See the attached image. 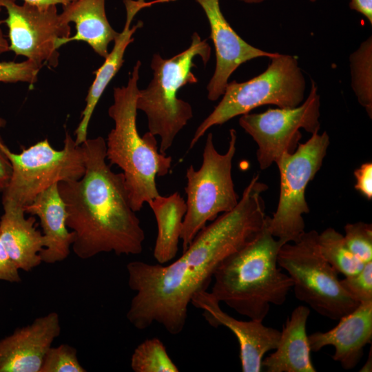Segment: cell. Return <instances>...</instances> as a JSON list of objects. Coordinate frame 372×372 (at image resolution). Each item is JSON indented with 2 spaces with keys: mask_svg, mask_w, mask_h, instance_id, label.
<instances>
[{
  "mask_svg": "<svg viewBox=\"0 0 372 372\" xmlns=\"http://www.w3.org/2000/svg\"><path fill=\"white\" fill-rule=\"evenodd\" d=\"M267 189L259 174H254L236 207L200 229L172 263H127L128 286L136 295L127 318L135 328L143 330L156 322L170 334L182 332L193 296L207 290L220 262L265 227L262 194Z\"/></svg>",
  "mask_w": 372,
  "mask_h": 372,
  "instance_id": "cell-1",
  "label": "cell"
},
{
  "mask_svg": "<svg viewBox=\"0 0 372 372\" xmlns=\"http://www.w3.org/2000/svg\"><path fill=\"white\" fill-rule=\"evenodd\" d=\"M81 145L83 176L58 183L67 211L66 225L74 235L72 251L83 260L101 253L140 254L145 233L131 207L123 172H114L106 163L105 140L87 138Z\"/></svg>",
  "mask_w": 372,
  "mask_h": 372,
  "instance_id": "cell-2",
  "label": "cell"
},
{
  "mask_svg": "<svg viewBox=\"0 0 372 372\" xmlns=\"http://www.w3.org/2000/svg\"><path fill=\"white\" fill-rule=\"evenodd\" d=\"M282 245L265 223L254 240L220 262L210 293L239 314L262 322L271 304H284L293 287L291 278L278 264Z\"/></svg>",
  "mask_w": 372,
  "mask_h": 372,
  "instance_id": "cell-3",
  "label": "cell"
},
{
  "mask_svg": "<svg viewBox=\"0 0 372 372\" xmlns=\"http://www.w3.org/2000/svg\"><path fill=\"white\" fill-rule=\"evenodd\" d=\"M138 61L127 85L114 88V103L108 114L114 122L106 142V160L123 170L130 205L140 211L158 196L156 178L166 176L172 158L159 152L156 136L149 131L141 136L136 126V101L139 89Z\"/></svg>",
  "mask_w": 372,
  "mask_h": 372,
  "instance_id": "cell-4",
  "label": "cell"
},
{
  "mask_svg": "<svg viewBox=\"0 0 372 372\" xmlns=\"http://www.w3.org/2000/svg\"><path fill=\"white\" fill-rule=\"evenodd\" d=\"M189 48L170 59L154 54L151 68L153 78L145 89L139 90L137 110L147 116L149 132L161 138L159 152L166 154L178 132L193 117L191 105L177 97L184 85L196 83L192 72L196 67L194 59L200 56L205 65L211 56V47L197 32L191 37Z\"/></svg>",
  "mask_w": 372,
  "mask_h": 372,
  "instance_id": "cell-5",
  "label": "cell"
},
{
  "mask_svg": "<svg viewBox=\"0 0 372 372\" xmlns=\"http://www.w3.org/2000/svg\"><path fill=\"white\" fill-rule=\"evenodd\" d=\"M262 73L247 81L228 82L223 98L199 125L190 142L192 149L212 126L265 105L293 108L304 100L306 81L298 59L278 52L271 57Z\"/></svg>",
  "mask_w": 372,
  "mask_h": 372,
  "instance_id": "cell-6",
  "label": "cell"
},
{
  "mask_svg": "<svg viewBox=\"0 0 372 372\" xmlns=\"http://www.w3.org/2000/svg\"><path fill=\"white\" fill-rule=\"evenodd\" d=\"M6 124L0 118V127ZM0 149L7 156L12 174L2 192V205L21 207L56 183L80 178L85 172V158L81 145H77L68 132H65L63 147L57 150L48 139L23 148L14 153L0 136Z\"/></svg>",
  "mask_w": 372,
  "mask_h": 372,
  "instance_id": "cell-7",
  "label": "cell"
},
{
  "mask_svg": "<svg viewBox=\"0 0 372 372\" xmlns=\"http://www.w3.org/2000/svg\"><path fill=\"white\" fill-rule=\"evenodd\" d=\"M318 234L316 230L304 231L298 240L282 245L278 264L291 278L298 300L318 314L339 320L360 303L344 290L338 272L322 256Z\"/></svg>",
  "mask_w": 372,
  "mask_h": 372,
  "instance_id": "cell-8",
  "label": "cell"
},
{
  "mask_svg": "<svg viewBox=\"0 0 372 372\" xmlns=\"http://www.w3.org/2000/svg\"><path fill=\"white\" fill-rule=\"evenodd\" d=\"M236 141V131L231 129L227 151L220 154L209 133L200 167L196 169L190 165L186 170L187 211L180 234L183 251L208 221L231 210L238 203L231 174Z\"/></svg>",
  "mask_w": 372,
  "mask_h": 372,
  "instance_id": "cell-9",
  "label": "cell"
},
{
  "mask_svg": "<svg viewBox=\"0 0 372 372\" xmlns=\"http://www.w3.org/2000/svg\"><path fill=\"white\" fill-rule=\"evenodd\" d=\"M329 144L326 131L316 132L300 143L294 152L282 154L276 162L280 172L279 200L273 216H267L266 226L284 244L298 240L305 231L303 214L310 211L306 188L321 168Z\"/></svg>",
  "mask_w": 372,
  "mask_h": 372,
  "instance_id": "cell-10",
  "label": "cell"
},
{
  "mask_svg": "<svg viewBox=\"0 0 372 372\" xmlns=\"http://www.w3.org/2000/svg\"><path fill=\"white\" fill-rule=\"evenodd\" d=\"M307 98L293 108L268 109L247 113L239 118L240 126L258 145L257 161L265 170L284 154L295 152L302 138L300 129L313 134L320 129V97L313 80Z\"/></svg>",
  "mask_w": 372,
  "mask_h": 372,
  "instance_id": "cell-11",
  "label": "cell"
},
{
  "mask_svg": "<svg viewBox=\"0 0 372 372\" xmlns=\"http://www.w3.org/2000/svg\"><path fill=\"white\" fill-rule=\"evenodd\" d=\"M1 3L8 14L1 22L8 28L10 50L39 64L56 67V41L71 33L70 24L63 21L56 6L41 7L26 2L19 5L16 0H1Z\"/></svg>",
  "mask_w": 372,
  "mask_h": 372,
  "instance_id": "cell-12",
  "label": "cell"
},
{
  "mask_svg": "<svg viewBox=\"0 0 372 372\" xmlns=\"http://www.w3.org/2000/svg\"><path fill=\"white\" fill-rule=\"evenodd\" d=\"M191 303L203 311V316L212 327L224 326L236 337L243 372H260L265 355L278 344L280 331L267 327L262 322L240 320L222 310L220 302L207 290L196 292Z\"/></svg>",
  "mask_w": 372,
  "mask_h": 372,
  "instance_id": "cell-13",
  "label": "cell"
},
{
  "mask_svg": "<svg viewBox=\"0 0 372 372\" xmlns=\"http://www.w3.org/2000/svg\"><path fill=\"white\" fill-rule=\"evenodd\" d=\"M196 1L207 18L215 48L216 68L207 86V98L214 101L223 95L230 76L241 64L259 57L270 59L276 52L264 51L244 41L225 18L219 0Z\"/></svg>",
  "mask_w": 372,
  "mask_h": 372,
  "instance_id": "cell-14",
  "label": "cell"
},
{
  "mask_svg": "<svg viewBox=\"0 0 372 372\" xmlns=\"http://www.w3.org/2000/svg\"><path fill=\"white\" fill-rule=\"evenodd\" d=\"M61 333L59 315L50 312L0 340V372H40L43 359Z\"/></svg>",
  "mask_w": 372,
  "mask_h": 372,
  "instance_id": "cell-15",
  "label": "cell"
},
{
  "mask_svg": "<svg viewBox=\"0 0 372 372\" xmlns=\"http://www.w3.org/2000/svg\"><path fill=\"white\" fill-rule=\"evenodd\" d=\"M372 339V301L362 302L350 313L338 320L333 329L308 335L311 351L317 352L331 345L332 358L342 367L350 370L360 361L364 349Z\"/></svg>",
  "mask_w": 372,
  "mask_h": 372,
  "instance_id": "cell-16",
  "label": "cell"
},
{
  "mask_svg": "<svg viewBox=\"0 0 372 372\" xmlns=\"http://www.w3.org/2000/svg\"><path fill=\"white\" fill-rule=\"evenodd\" d=\"M170 1L174 0H154L148 2L145 0H123L126 9L125 23L122 32L114 39V47L105 58V62L94 72L95 79L85 98V106L81 114V121L74 131V141L77 145H81L87 140V128L94 110L106 87L123 65L125 50L134 41L133 34L143 26L141 21L131 26L134 17L143 8Z\"/></svg>",
  "mask_w": 372,
  "mask_h": 372,
  "instance_id": "cell-17",
  "label": "cell"
},
{
  "mask_svg": "<svg viewBox=\"0 0 372 372\" xmlns=\"http://www.w3.org/2000/svg\"><path fill=\"white\" fill-rule=\"evenodd\" d=\"M23 209L39 219L45 238V247L39 254L42 262L53 264L66 259L74 235L66 225L67 211L58 183L38 194Z\"/></svg>",
  "mask_w": 372,
  "mask_h": 372,
  "instance_id": "cell-18",
  "label": "cell"
},
{
  "mask_svg": "<svg viewBox=\"0 0 372 372\" xmlns=\"http://www.w3.org/2000/svg\"><path fill=\"white\" fill-rule=\"evenodd\" d=\"M310 309L300 305L287 318L273 353L262 361L267 372H316L306 327Z\"/></svg>",
  "mask_w": 372,
  "mask_h": 372,
  "instance_id": "cell-19",
  "label": "cell"
},
{
  "mask_svg": "<svg viewBox=\"0 0 372 372\" xmlns=\"http://www.w3.org/2000/svg\"><path fill=\"white\" fill-rule=\"evenodd\" d=\"M0 218V238L17 267L30 271L41 262L40 252L45 247V238L37 229L34 216L25 218L23 207L3 205Z\"/></svg>",
  "mask_w": 372,
  "mask_h": 372,
  "instance_id": "cell-20",
  "label": "cell"
},
{
  "mask_svg": "<svg viewBox=\"0 0 372 372\" xmlns=\"http://www.w3.org/2000/svg\"><path fill=\"white\" fill-rule=\"evenodd\" d=\"M105 0H74L63 6L60 16L70 24L75 23L76 32L68 38H59L56 48L72 41L86 42L94 51L105 58L109 44L114 41L119 32L110 24L105 9Z\"/></svg>",
  "mask_w": 372,
  "mask_h": 372,
  "instance_id": "cell-21",
  "label": "cell"
},
{
  "mask_svg": "<svg viewBox=\"0 0 372 372\" xmlns=\"http://www.w3.org/2000/svg\"><path fill=\"white\" fill-rule=\"evenodd\" d=\"M157 224L158 232L153 255L159 264H165L176 256L183 219L187 211L185 199L178 192L167 196L160 194L147 203Z\"/></svg>",
  "mask_w": 372,
  "mask_h": 372,
  "instance_id": "cell-22",
  "label": "cell"
},
{
  "mask_svg": "<svg viewBox=\"0 0 372 372\" xmlns=\"http://www.w3.org/2000/svg\"><path fill=\"white\" fill-rule=\"evenodd\" d=\"M351 85L358 103L372 118V37L349 56Z\"/></svg>",
  "mask_w": 372,
  "mask_h": 372,
  "instance_id": "cell-23",
  "label": "cell"
},
{
  "mask_svg": "<svg viewBox=\"0 0 372 372\" xmlns=\"http://www.w3.org/2000/svg\"><path fill=\"white\" fill-rule=\"evenodd\" d=\"M318 246L323 258L345 276L358 272L364 263L349 249L344 236L332 227L318 234Z\"/></svg>",
  "mask_w": 372,
  "mask_h": 372,
  "instance_id": "cell-24",
  "label": "cell"
},
{
  "mask_svg": "<svg viewBox=\"0 0 372 372\" xmlns=\"http://www.w3.org/2000/svg\"><path fill=\"white\" fill-rule=\"evenodd\" d=\"M134 372H178L166 347L157 338L147 339L134 349L130 360Z\"/></svg>",
  "mask_w": 372,
  "mask_h": 372,
  "instance_id": "cell-25",
  "label": "cell"
},
{
  "mask_svg": "<svg viewBox=\"0 0 372 372\" xmlns=\"http://www.w3.org/2000/svg\"><path fill=\"white\" fill-rule=\"evenodd\" d=\"M344 231V238L351 252L364 263L372 261V225L347 223Z\"/></svg>",
  "mask_w": 372,
  "mask_h": 372,
  "instance_id": "cell-26",
  "label": "cell"
},
{
  "mask_svg": "<svg viewBox=\"0 0 372 372\" xmlns=\"http://www.w3.org/2000/svg\"><path fill=\"white\" fill-rule=\"evenodd\" d=\"M80 364L76 349L67 344L49 349L43 361L40 372H85Z\"/></svg>",
  "mask_w": 372,
  "mask_h": 372,
  "instance_id": "cell-27",
  "label": "cell"
},
{
  "mask_svg": "<svg viewBox=\"0 0 372 372\" xmlns=\"http://www.w3.org/2000/svg\"><path fill=\"white\" fill-rule=\"evenodd\" d=\"M340 285L359 303L372 301V261L364 263L358 272L345 276Z\"/></svg>",
  "mask_w": 372,
  "mask_h": 372,
  "instance_id": "cell-28",
  "label": "cell"
},
{
  "mask_svg": "<svg viewBox=\"0 0 372 372\" xmlns=\"http://www.w3.org/2000/svg\"><path fill=\"white\" fill-rule=\"evenodd\" d=\"M42 66L30 59L22 62H0V82L33 84L37 81L38 73Z\"/></svg>",
  "mask_w": 372,
  "mask_h": 372,
  "instance_id": "cell-29",
  "label": "cell"
},
{
  "mask_svg": "<svg viewBox=\"0 0 372 372\" xmlns=\"http://www.w3.org/2000/svg\"><path fill=\"white\" fill-rule=\"evenodd\" d=\"M355 189L368 200L372 198V163H362L354 172Z\"/></svg>",
  "mask_w": 372,
  "mask_h": 372,
  "instance_id": "cell-30",
  "label": "cell"
},
{
  "mask_svg": "<svg viewBox=\"0 0 372 372\" xmlns=\"http://www.w3.org/2000/svg\"><path fill=\"white\" fill-rule=\"evenodd\" d=\"M19 269L12 260L0 238V280L20 282Z\"/></svg>",
  "mask_w": 372,
  "mask_h": 372,
  "instance_id": "cell-31",
  "label": "cell"
},
{
  "mask_svg": "<svg viewBox=\"0 0 372 372\" xmlns=\"http://www.w3.org/2000/svg\"><path fill=\"white\" fill-rule=\"evenodd\" d=\"M12 174V167L4 153L0 149V192L6 189Z\"/></svg>",
  "mask_w": 372,
  "mask_h": 372,
  "instance_id": "cell-32",
  "label": "cell"
},
{
  "mask_svg": "<svg viewBox=\"0 0 372 372\" xmlns=\"http://www.w3.org/2000/svg\"><path fill=\"white\" fill-rule=\"evenodd\" d=\"M349 7L364 16L372 24V0H350Z\"/></svg>",
  "mask_w": 372,
  "mask_h": 372,
  "instance_id": "cell-33",
  "label": "cell"
},
{
  "mask_svg": "<svg viewBox=\"0 0 372 372\" xmlns=\"http://www.w3.org/2000/svg\"><path fill=\"white\" fill-rule=\"evenodd\" d=\"M24 2L33 4L35 6L45 7L52 5L61 4L62 6L66 5L74 0H23Z\"/></svg>",
  "mask_w": 372,
  "mask_h": 372,
  "instance_id": "cell-34",
  "label": "cell"
},
{
  "mask_svg": "<svg viewBox=\"0 0 372 372\" xmlns=\"http://www.w3.org/2000/svg\"><path fill=\"white\" fill-rule=\"evenodd\" d=\"M2 3L1 0H0V12L2 8ZM10 51L9 48V43L8 40L6 39L2 30L0 28V55Z\"/></svg>",
  "mask_w": 372,
  "mask_h": 372,
  "instance_id": "cell-35",
  "label": "cell"
},
{
  "mask_svg": "<svg viewBox=\"0 0 372 372\" xmlns=\"http://www.w3.org/2000/svg\"><path fill=\"white\" fill-rule=\"evenodd\" d=\"M371 353L372 352H371V348L367 360L364 364V366L360 370V372H371L372 371V356H371L372 353Z\"/></svg>",
  "mask_w": 372,
  "mask_h": 372,
  "instance_id": "cell-36",
  "label": "cell"
},
{
  "mask_svg": "<svg viewBox=\"0 0 372 372\" xmlns=\"http://www.w3.org/2000/svg\"><path fill=\"white\" fill-rule=\"evenodd\" d=\"M246 3H259L265 0H239ZM311 1H315L316 0H311Z\"/></svg>",
  "mask_w": 372,
  "mask_h": 372,
  "instance_id": "cell-37",
  "label": "cell"
}]
</instances>
